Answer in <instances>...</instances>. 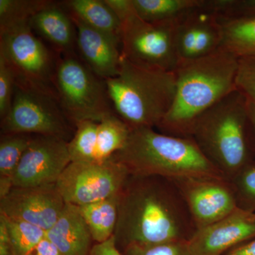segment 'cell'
<instances>
[{
  "label": "cell",
  "instance_id": "cell-1",
  "mask_svg": "<svg viewBox=\"0 0 255 255\" xmlns=\"http://www.w3.org/2000/svg\"><path fill=\"white\" fill-rule=\"evenodd\" d=\"M114 238L119 251L131 245L189 241L196 231L187 204L172 179L130 175L118 195Z\"/></svg>",
  "mask_w": 255,
  "mask_h": 255
},
{
  "label": "cell",
  "instance_id": "cell-2",
  "mask_svg": "<svg viewBox=\"0 0 255 255\" xmlns=\"http://www.w3.org/2000/svg\"><path fill=\"white\" fill-rule=\"evenodd\" d=\"M238 58L221 47L208 56L179 63L173 105L157 127L159 132L190 137L196 119L236 90Z\"/></svg>",
  "mask_w": 255,
  "mask_h": 255
},
{
  "label": "cell",
  "instance_id": "cell-3",
  "mask_svg": "<svg viewBox=\"0 0 255 255\" xmlns=\"http://www.w3.org/2000/svg\"><path fill=\"white\" fill-rule=\"evenodd\" d=\"M110 159L131 175L225 178L193 139L167 135L153 128L132 129L124 148Z\"/></svg>",
  "mask_w": 255,
  "mask_h": 255
},
{
  "label": "cell",
  "instance_id": "cell-4",
  "mask_svg": "<svg viewBox=\"0 0 255 255\" xmlns=\"http://www.w3.org/2000/svg\"><path fill=\"white\" fill-rule=\"evenodd\" d=\"M115 114L130 129L157 128L175 97V71L142 68L122 56L119 75L105 80Z\"/></svg>",
  "mask_w": 255,
  "mask_h": 255
},
{
  "label": "cell",
  "instance_id": "cell-5",
  "mask_svg": "<svg viewBox=\"0 0 255 255\" xmlns=\"http://www.w3.org/2000/svg\"><path fill=\"white\" fill-rule=\"evenodd\" d=\"M247 102L236 90L201 114L191 129V138L229 182L250 162Z\"/></svg>",
  "mask_w": 255,
  "mask_h": 255
},
{
  "label": "cell",
  "instance_id": "cell-6",
  "mask_svg": "<svg viewBox=\"0 0 255 255\" xmlns=\"http://www.w3.org/2000/svg\"><path fill=\"white\" fill-rule=\"evenodd\" d=\"M60 56L28 24L0 29V58L12 73L16 87L58 102L55 76Z\"/></svg>",
  "mask_w": 255,
  "mask_h": 255
},
{
  "label": "cell",
  "instance_id": "cell-7",
  "mask_svg": "<svg viewBox=\"0 0 255 255\" xmlns=\"http://www.w3.org/2000/svg\"><path fill=\"white\" fill-rule=\"evenodd\" d=\"M55 85L58 103L75 127L84 121L100 123L115 114L105 80L97 76L78 55L60 56Z\"/></svg>",
  "mask_w": 255,
  "mask_h": 255
},
{
  "label": "cell",
  "instance_id": "cell-8",
  "mask_svg": "<svg viewBox=\"0 0 255 255\" xmlns=\"http://www.w3.org/2000/svg\"><path fill=\"white\" fill-rule=\"evenodd\" d=\"M177 22H147L135 11L122 23V56L142 68L175 71L179 65L175 47Z\"/></svg>",
  "mask_w": 255,
  "mask_h": 255
},
{
  "label": "cell",
  "instance_id": "cell-9",
  "mask_svg": "<svg viewBox=\"0 0 255 255\" xmlns=\"http://www.w3.org/2000/svg\"><path fill=\"white\" fill-rule=\"evenodd\" d=\"M75 130L58 101L17 87L9 113L1 120V134L46 135L69 142Z\"/></svg>",
  "mask_w": 255,
  "mask_h": 255
},
{
  "label": "cell",
  "instance_id": "cell-10",
  "mask_svg": "<svg viewBox=\"0 0 255 255\" xmlns=\"http://www.w3.org/2000/svg\"><path fill=\"white\" fill-rule=\"evenodd\" d=\"M130 174L124 165L105 162H71L56 183L64 201L81 206L118 195Z\"/></svg>",
  "mask_w": 255,
  "mask_h": 255
},
{
  "label": "cell",
  "instance_id": "cell-11",
  "mask_svg": "<svg viewBox=\"0 0 255 255\" xmlns=\"http://www.w3.org/2000/svg\"><path fill=\"white\" fill-rule=\"evenodd\" d=\"M172 180L197 230L224 219L238 209L231 183L225 178L186 177Z\"/></svg>",
  "mask_w": 255,
  "mask_h": 255
},
{
  "label": "cell",
  "instance_id": "cell-12",
  "mask_svg": "<svg viewBox=\"0 0 255 255\" xmlns=\"http://www.w3.org/2000/svg\"><path fill=\"white\" fill-rule=\"evenodd\" d=\"M68 143L59 137L33 136L15 171L13 187L56 184L71 162Z\"/></svg>",
  "mask_w": 255,
  "mask_h": 255
},
{
  "label": "cell",
  "instance_id": "cell-13",
  "mask_svg": "<svg viewBox=\"0 0 255 255\" xmlns=\"http://www.w3.org/2000/svg\"><path fill=\"white\" fill-rule=\"evenodd\" d=\"M224 31L217 14L201 6L178 20L175 26V47L179 64L204 58L223 46Z\"/></svg>",
  "mask_w": 255,
  "mask_h": 255
},
{
  "label": "cell",
  "instance_id": "cell-14",
  "mask_svg": "<svg viewBox=\"0 0 255 255\" xmlns=\"http://www.w3.org/2000/svg\"><path fill=\"white\" fill-rule=\"evenodd\" d=\"M65 205L56 184L13 187L0 199V214L31 223L47 232L54 226Z\"/></svg>",
  "mask_w": 255,
  "mask_h": 255
},
{
  "label": "cell",
  "instance_id": "cell-15",
  "mask_svg": "<svg viewBox=\"0 0 255 255\" xmlns=\"http://www.w3.org/2000/svg\"><path fill=\"white\" fill-rule=\"evenodd\" d=\"M255 238V213L236 209L217 222L196 230L187 246L191 255H225Z\"/></svg>",
  "mask_w": 255,
  "mask_h": 255
},
{
  "label": "cell",
  "instance_id": "cell-16",
  "mask_svg": "<svg viewBox=\"0 0 255 255\" xmlns=\"http://www.w3.org/2000/svg\"><path fill=\"white\" fill-rule=\"evenodd\" d=\"M72 18L77 30L79 58L99 78L106 80L117 77L122 61L120 43L80 20Z\"/></svg>",
  "mask_w": 255,
  "mask_h": 255
},
{
  "label": "cell",
  "instance_id": "cell-17",
  "mask_svg": "<svg viewBox=\"0 0 255 255\" xmlns=\"http://www.w3.org/2000/svg\"><path fill=\"white\" fill-rule=\"evenodd\" d=\"M36 35L44 39L60 56L78 55L77 30L73 18L61 3L50 1L28 22Z\"/></svg>",
  "mask_w": 255,
  "mask_h": 255
},
{
  "label": "cell",
  "instance_id": "cell-18",
  "mask_svg": "<svg viewBox=\"0 0 255 255\" xmlns=\"http://www.w3.org/2000/svg\"><path fill=\"white\" fill-rule=\"evenodd\" d=\"M46 238L62 255H90L95 244L78 206L68 203Z\"/></svg>",
  "mask_w": 255,
  "mask_h": 255
},
{
  "label": "cell",
  "instance_id": "cell-19",
  "mask_svg": "<svg viewBox=\"0 0 255 255\" xmlns=\"http://www.w3.org/2000/svg\"><path fill=\"white\" fill-rule=\"evenodd\" d=\"M60 3L72 17L121 44L122 23L105 0H68Z\"/></svg>",
  "mask_w": 255,
  "mask_h": 255
},
{
  "label": "cell",
  "instance_id": "cell-20",
  "mask_svg": "<svg viewBox=\"0 0 255 255\" xmlns=\"http://www.w3.org/2000/svg\"><path fill=\"white\" fill-rule=\"evenodd\" d=\"M118 195L78 206L95 243H105L114 236L118 221Z\"/></svg>",
  "mask_w": 255,
  "mask_h": 255
},
{
  "label": "cell",
  "instance_id": "cell-21",
  "mask_svg": "<svg viewBox=\"0 0 255 255\" xmlns=\"http://www.w3.org/2000/svg\"><path fill=\"white\" fill-rule=\"evenodd\" d=\"M33 135L29 134H1L0 140V199L13 188V178Z\"/></svg>",
  "mask_w": 255,
  "mask_h": 255
},
{
  "label": "cell",
  "instance_id": "cell-22",
  "mask_svg": "<svg viewBox=\"0 0 255 255\" xmlns=\"http://www.w3.org/2000/svg\"><path fill=\"white\" fill-rule=\"evenodd\" d=\"M139 17L150 23L177 22L204 0H132Z\"/></svg>",
  "mask_w": 255,
  "mask_h": 255
},
{
  "label": "cell",
  "instance_id": "cell-23",
  "mask_svg": "<svg viewBox=\"0 0 255 255\" xmlns=\"http://www.w3.org/2000/svg\"><path fill=\"white\" fill-rule=\"evenodd\" d=\"M130 131L131 129L116 114L104 119L99 124L94 162H105L123 149Z\"/></svg>",
  "mask_w": 255,
  "mask_h": 255
},
{
  "label": "cell",
  "instance_id": "cell-24",
  "mask_svg": "<svg viewBox=\"0 0 255 255\" xmlns=\"http://www.w3.org/2000/svg\"><path fill=\"white\" fill-rule=\"evenodd\" d=\"M222 21L223 48L238 57L255 56V18Z\"/></svg>",
  "mask_w": 255,
  "mask_h": 255
},
{
  "label": "cell",
  "instance_id": "cell-25",
  "mask_svg": "<svg viewBox=\"0 0 255 255\" xmlns=\"http://www.w3.org/2000/svg\"><path fill=\"white\" fill-rule=\"evenodd\" d=\"M99 124L93 121H84L76 124L75 134L68 143L71 162H94Z\"/></svg>",
  "mask_w": 255,
  "mask_h": 255
},
{
  "label": "cell",
  "instance_id": "cell-26",
  "mask_svg": "<svg viewBox=\"0 0 255 255\" xmlns=\"http://www.w3.org/2000/svg\"><path fill=\"white\" fill-rule=\"evenodd\" d=\"M49 0H0V29L28 24Z\"/></svg>",
  "mask_w": 255,
  "mask_h": 255
},
{
  "label": "cell",
  "instance_id": "cell-27",
  "mask_svg": "<svg viewBox=\"0 0 255 255\" xmlns=\"http://www.w3.org/2000/svg\"><path fill=\"white\" fill-rule=\"evenodd\" d=\"M5 225L11 243L18 255H27L45 238L46 231L31 223L9 219L0 214Z\"/></svg>",
  "mask_w": 255,
  "mask_h": 255
},
{
  "label": "cell",
  "instance_id": "cell-28",
  "mask_svg": "<svg viewBox=\"0 0 255 255\" xmlns=\"http://www.w3.org/2000/svg\"><path fill=\"white\" fill-rule=\"evenodd\" d=\"M229 182L234 191L238 207L255 213V164L250 162Z\"/></svg>",
  "mask_w": 255,
  "mask_h": 255
},
{
  "label": "cell",
  "instance_id": "cell-29",
  "mask_svg": "<svg viewBox=\"0 0 255 255\" xmlns=\"http://www.w3.org/2000/svg\"><path fill=\"white\" fill-rule=\"evenodd\" d=\"M205 4L223 21L255 18V0H205Z\"/></svg>",
  "mask_w": 255,
  "mask_h": 255
},
{
  "label": "cell",
  "instance_id": "cell-30",
  "mask_svg": "<svg viewBox=\"0 0 255 255\" xmlns=\"http://www.w3.org/2000/svg\"><path fill=\"white\" fill-rule=\"evenodd\" d=\"M236 90L255 104V56L245 55L238 58Z\"/></svg>",
  "mask_w": 255,
  "mask_h": 255
},
{
  "label": "cell",
  "instance_id": "cell-31",
  "mask_svg": "<svg viewBox=\"0 0 255 255\" xmlns=\"http://www.w3.org/2000/svg\"><path fill=\"white\" fill-rule=\"evenodd\" d=\"M121 252L123 255H191L187 241L173 242L154 246L131 245Z\"/></svg>",
  "mask_w": 255,
  "mask_h": 255
},
{
  "label": "cell",
  "instance_id": "cell-32",
  "mask_svg": "<svg viewBox=\"0 0 255 255\" xmlns=\"http://www.w3.org/2000/svg\"><path fill=\"white\" fill-rule=\"evenodd\" d=\"M13 74L4 60L0 58V118L4 119L9 113L15 91Z\"/></svg>",
  "mask_w": 255,
  "mask_h": 255
},
{
  "label": "cell",
  "instance_id": "cell-33",
  "mask_svg": "<svg viewBox=\"0 0 255 255\" xmlns=\"http://www.w3.org/2000/svg\"><path fill=\"white\" fill-rule=\"evenodd\" d=\"M105 1L122 23L135 12L132 0H105Z\"/></svg>",
  "mask_w": 255,
  "mask_h": 255
},
{
  "label": "cell",
  "instance_id": "cell-34",
  "mask_svg": "<svg viewBox=\"0 0 255 255\" xmlns=\"http://www.w3.org/2000/svg\"><path fill=\"white\" fill-rule=\"evenodd\" d=\"M0 255H18L15 250L4 220L0 218Z\"/></svg>",
  "mask_w": 255,
  "mask_h": 255
},
{
  "label": "cell",
  "instance_id": "cell-35",
  "mask_svg": "<svg viewBox=\"0 0 255 255\" xmlns=\"http://www.w3.org/2000/svg\"><path fill=\"white\" fill-rule=\"evenodd\" d=\"M90 255H123L116 246L114 236L102 243H95Z\"/></svg>",
  "mask_w": 255,
  "mask_h": 255
},
{
  "label": "cell",
  "instance_id": "cell-36",
  "mask_svg": "<svg viewBox=\"0 0 255 255\" xmlns=\"http://www.w3.org/2000/svg\"><path fill=\"white\" fill-rule=\"evenodd\" d=\"M27 255H62V254L58 251V248L46 237Z\"/></svg>",
  "mask_w": 255,
  "mask_h": 255
},
{
  "label": "cell",
  "instance_id": "cell-37",
  "mask_svg": "<svg viewBox=\"0 0 255 255\" xmlns=\"http://www.w3.org/2000/svg\"><path fill=\"white\" fill-rule=\"evenodd\" d=\"M225 255H255V238L233 248Z\"/></svg>",
  "mask_w": 255,
  "mask_h": 255
},
{
  "label": "cell",
  "instance_id": "cell-38",
  "mask_svg": "<svg viewBox=\"0 0 255 255\" xmlns=\"http://www.w3.org/2000/svg\"><path fill=\"white\" fill-rule=\"evenodd\" d=\"M247 100H248L247 107H248L249 127L251 128L255 137V104L252 102L251 101L248 100V99H247Z\"/></svg>",
  "mask_w": 255,
  "mask_h": 255
}]
</instances>
